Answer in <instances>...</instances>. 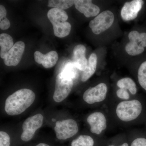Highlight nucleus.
I'll use <instances>...</instances> for the list:
<instances>
[{"mask_svg": "<svg viewBox=\"0 0 146 146\" xmlns=\"http://www.w3.org/2000/svg\"><path fill=\"white\" fill-rule=\"evenodd\" d=\"M114 15L110 11H105L90 21L89 26L94 34H101L108 29L114 21Z\"/></svg>", "mask_w": 146, "mask_h": 146, "instance_id": "4", "label": "nucleus"}, {"mask_svg": "<svg viewBox=\"0 0 146 146\" xmlns=\"http://www.w3.org/2000/svg\"><path fill=\"white\" fill-rule=\"evenodd\" d=\"M91 133L100 135L107 127V120L103 113L96 112L91 113L87 118Z\"/></svg>", "mask_w": 146, "mask_h": 146, "instance_id": "9", "label": "nucleus"}, {"mask_svg": "<svg viewBox=\"0 0 146 146\" xmlns=\"http://www.w3.org/2000/svg\"><path fill=\"white\" fill-rule=\"evenodd\" d=\"M94 141L91 136L88 135H81L73 140L72 146H94Z\"/></svg>", "mask_w": 146, "mask_h": 146, "instance_id": "21", "label": "nucleus"}, {"mask_svg": "<svg viewBox=\"0 0 146 146\" xmlns=\"http://www.w3.org/2000/svg\"><path fill=\"white\" fill-rule=\"evenodd\" d=\"M58 54L55 51H51L44 54L36 51L34 53L35 60L36 63L42 64L46 68H52L56 65L58 60Z\"/></svg>", "mask_w": 146, "mask_h": 146, "instance_id": "13", "label": "nucleus"}, {"mask_svg": "<svg viewBox=\"0 0 146 146\" xmlns=\"http://www.w3.org/2000/svg\"><path fill=\"white\" fill-rule=\"evenodd\" d=\"M10 137L3 131H0V146H10Z\"/></svg>", "mask_w": 146, "mask_h": 146, "instance_id": "25", "label": "nucleus"}, {"mask_svg": "<svg viewBox=\"0 0 146 146\" xmlns=\"http://www.w3.org/2000/svg\"><path fill=\"white\" fill-rule=\"evenodd\" d=\"M77 69L73 63H69L65 65L61 72L73 80L77 75Z\"/></svg>", "mask_w": 146, "mask_h": 146, "instance_id": "24", "label": "nucleus"}, {"mask_svg": "<svg viewBox=\"0 0 146 146\" xmlns=\"http://www.w3.org/2000/svg\"><path fill=\"white\" fill-rule=\"evenodd\" d=\"M74 4V1L70 0H50L48 2L49 7L59 9H68L70 8Z\"/></svg>", "mask_w": 146, "mask_h": 146, "instance_id": "20", "label": "nucleus"}, {"mask_svg": "<svg viewBox=\"0 0 146 146\" xmlns=\"http://www.w3.org/2000/svg\"><path fill=\"white\" fill-rule=\"evenodd\" d=\"M25 49V44L22 41H18L14 44L4 59L7 66H15L18 65L22 59Z\"/></svg>", "mask_w": 146, "mask_h": 146, "instance_id": "11", "label": "nucleus"}, {"mask_svg": "<svg viewBox=\"0 0 146 146\" xmlns=\"http://www.w3.org/2000/svg\"><path fill=\"white\" fill-rule=\"evenodd\" d=\"M74 4L76 8L86 18L96 16L100 11L99 7L90 0H76Z\"/></svg>", "mask_w": 146, "mask_h": 146, "instance_id": "12", "label": "nucleus"}, {"mask_svg": "<svg viewBox=\"0 0 146 146\" xmlns=\"http://www.w3.org/2000/svg\"><path fill=\"white\" fill-rule=\"evenodd\" d=\"M117 96L119 98L124 100L129 99V95L127 90L125 89H119L116 92Z\"/></svg>", "mask_w": 146, "mask_h": 146, "instance_id": "26", "label": "nucleus"}, {"mask_svg": "<svg viewBox=\"0 0 146 146\" xmlns=\"http://www.w3.org/2000/svg\"><path fill=\"white\" fill-rule=\"evenodd\" d=\"M117 85L120 89L128 90L132 95H135L137 93L136 83L132 79L129 78H124L118 80Z\"/></svg>", "mask_w": 146, "mask_h": 146, "instance_id": "19", "label": "nucleus"}, {"mask_svg": "<svg viewBox=\"0 0 146 146\" xmlns=\"http://www.w3.org/2000/svg\"><path fill=\"white\" fill-rule=\"evenodd\" d=\"M97 65L96 54L92 53L89 58L86 68L82 74V81L84 82L87 81L94 74L96 70Z\"/></svg>", "mask_w": 146, "mask_h": 146, "instance_id": "15", "label": "nucleus"}, {"mask_svg": "<svg viewBox=\"0 0 146 146\" xmlns=\"http://www.w3.org/2000/svg\"><path fill=\"white\" fill-rule=\"evenodd\" d=\"M44 117L41 114H37L28 118L23 124V132L21 138L27 142L31 140L38 129L41 127L43 123Z\"/></svg>", "mask_w": 146, "mask_h": 146, "instance_id": "7", "label": "nucleus"}, {"mask_svg": "<svg viewBox=\"0 0 146 146\" xmlns=\"http://www.w3.org/2000/svg\"><path fill=\"white\" fill-rule=\"evenodd\" d=\"M7 11L3 5H0V28L1 29H7L10 26V22L7 18Z\"/></svg>", "mask_w": 146, "mask_h": 146, "instance_id": "23", "label": "nucleus"}, {"mask_svg": "<svg viewBox=\"0 0 146 146\" xmlns=\"http://www.w3.org/2000/svg\"><path fill=\"white\" fill-rule=\"evenodd\" d=\"M128 37L130 42L125 47L128 54L134 56L143 52L144 48L146 47V33H140L133 31L129 33Z\"/></svg>", "mask_w": 146, "mask_h": 146, "instance_id": "5", "label": "nucleus"}, {"mask_svg": "<svg viewBox=\"0 0 146 146\" xmlns=\"http://www.w3.org/2000/svg\"><path fill=\"white\" fill-rule=\"evenodd\" d=\"M131 146H146V139L143 138H136L131 143Z\"/></svg>", "mask_w": 146, "mask_h": 146, "instance_id": "27", "label": "nucleus"}, {"mask_svg": "<svg viewBox=\"0 0 146 146\" xmlns=\"http://www.w3.org/2000/svg\"><path fill=\"white\" fill-rule=\"evenodd\" d=\"M14 44L13 38L9 35L7 33L0 35V55L2 58L5 59L6 56Z\"/></svg>", "mask_w": 146, "mask_h": 146, "instance_id": "16", "label": "nucleus"}, {"mask_svg": "<svg viewBox=\"0 0 146 146\" xmlns=\"http://www.w3.org/2000/svg\"><path fill=\"white\" fill-rule=\"evenodd\" d=\"M35 146H50L48 144L44 143H40Z\"/></svg>", "mask_w": 146, "mask_h": 146, "instance_id": "28", "label": "nucleus"}, {"mask_svg": "<svg viewBox=\"0 0 146 146\" xmlns=\"http://www.w3.org/2000/svg\"><path fill=\"white\" fill-rule=\"evenodd\" d=\"M54 33L57 37L63 38L68 36L70 33L71 24L67 22H59L52 24Z\"/></svg>", "mask_w": 146, "mask_h": 146, "instance_id": "17", "label": "nucleus"}, {"mask_svg": "<svg viewBox=\"0 0 146 146\" xmlns=\"http://www.w3.org/2000/svg\"><path fill=\"white\" fill-rule=\"evenodd\" d=\"M35 99V94L31 89H20L7 97L6 100L5 112L11 116L20 115L31 106Z\"/></svg>", "mask_w": 146, "mask_h": 146, "instance_id": "1", "label": "nucleus"}, {"mask_svg": "<svg viewBox=\"0 0 146 146\" xmlns=\"http://www.w3.org/2000/svg\"><path fill=\"white\" fill-rule=\"evenodd\" d=\"M144 4L142 0H133L126 2L121 10V16L123 21L134 20L138 16Z\"/></svg>", "mask_w": 146, "mask_h": 146, "instance_id": "10", "label": "nucleus"}, {"mask_svg": "<svg viewBox=\"0 0 146 146\" xmlns=\"http://www.w3.org/2000/svg\"><path fill=\"white\" fill-rule=\"evenodd\" d=\"M138 78L140 85L146 91V61L142 63L138 69Z\"/></svg>", "mask_w": 146, "mask_h": 146, "instance_id": "22", "label": "nucleus"}, {"mask_svg": "<svg viewBox=\"0 0 146 146\" xmlns=\"http://www.w3.org/2000/svg\"><path fill=\"white\" fill-rule=\"evenodd\" d=\"M73 86V80L60 72L56 79L53 100L56 102L63 101L69 96Z\"/></svg>", "mask_w": 146, "mask_h": 146, "instance_id": "3", "label": "nucleus"}, {"mask_svg": "<svg viewBox=\"0 0 146 146\" xmlns=\"http://www.w3.org/2000/svg\"><path fill=\"white\" fill-rule=\"evenodd\" d=\"M47 16L52 24L61 21H67L68 18V14L65 11L55 8L51 9L47 13Z\"/></svg>", "mask_w": 146, "mask_h": 146, "instance_id": "18", "label": "nucleus"}, {"mask_svg": "<svg viewBox=\"0 0 146 146\" xmlns=\"http://www.w3.org/2000/svg\"><path fill=\"white\" fill-rule=\"evenodd\" d=\"M108 146H115L114 145H109ZM119 146H129L128 144L127 143H124L123 144H122L121 145Z\"/></svg>", "mask_w": 146, "mask_h": 146, "instance_id": "29", "label": "nucleus"}, {"mask_svg": "<svg viewBox=\"0 0 146 146\" xmlns=\"http://www.w3.org/2000/svg\"><path fill=\"white\" fill-rule=\"evenodd\" d=\"M86 50L85 47L81 44L76 46L73 50V64L78 70L83 72L88 63V60L85 56Z\"/></svg>", "mask_w": 146, "mask_h": 146, "instance_id": "14", "label": "nucleus"}, {"mask_svg": "<svg viewBox=\"0 0 146 146\" xmlns=\"http://www.w3.org/2000/svg\"><path fill=\"white\" fill-rule=\"evenodd\" d=\"M78 129L77 123L73 119L57 121L54 127L56 138L59 140L72 138L78 132Z\"/></svg>", "mask_w": 146, "mask_h": 146, "instance_id": "6", "label": "nucleus"}, {"mask_svg": "<svg viewBox=\"0 0 146 146\" xmlns=\"http://www.w3.org/2000/svg\"><path fill=\"white\" fill-rule=\"evenodd\" d=\"M107 85L104 83L99 84L94 87H91L84 93L83 99L88 104L101 102L104 101L107 96Z\"/></svg>", "mask_w": 146, "mask_h": 146, "instance_id": "8", "label": "nucleus"}, {"mask_svg": "<svg viewBox=\"0 0 146 146\" xmlns=\"http://www.w3.org/2000/svg\"><path fill=\"white\" fill-rule=\"evenodd\" d=\"M142 111L141 102L137 100L121 102L116 108V114L118 118L123 122H129L136 119Z\"/></svg>", "mask_w": 146, "mask_h": 146, "instance_id": "2", "label": "nucleus"}]
</instances>
